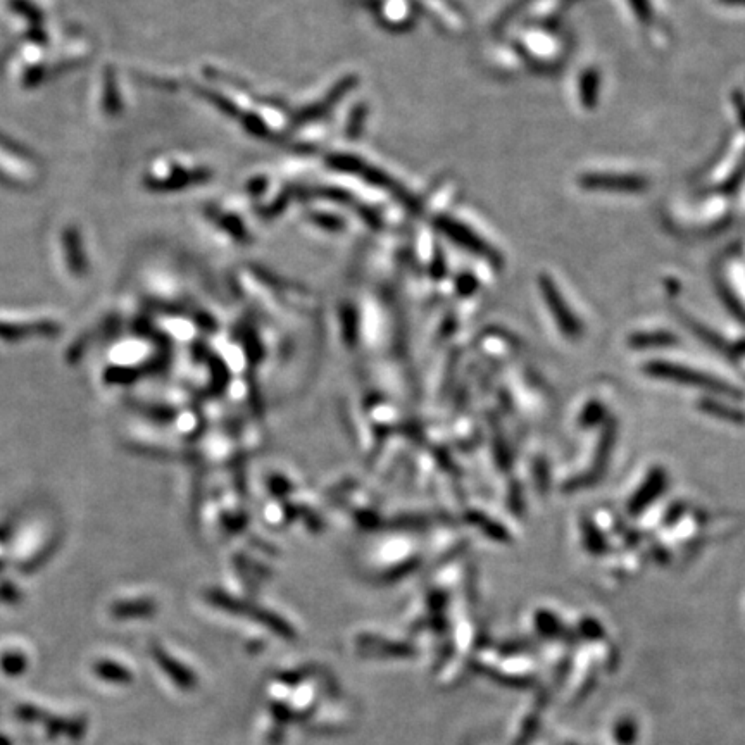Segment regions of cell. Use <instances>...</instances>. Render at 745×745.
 Returning a JSON list of instances; mask_svg holds the SVG:
<instances>
[{
    "label": "cell",
    "instance_id": "obj_5",
    "mask_svg": "<svg viewBox=\"0 0 745 745\" xmlns=\"http://www.w3.org/2000/svg\"><path fill=\"white\" fill-rule=\"evenodd\" d=\"M583 90L582 95L583 99L587 102H594L595 97H597V87H599V80H597V75H585L583 76Z\"/></svg>",
    "mask_w": 745,
    "mask_h": 745
},
{
    "label": "cell",
    "instance_id": "obj_2",
    "mask_svg": "<svg viewBox=\"0 0 745 745\" xmlns=\"http://www.w3.org/2000/svg\"><path fill=\"white\" fill-rule=\"evenodd\" d=\"M540 287H542V294H544L547 307L554 314V320L558 323L559 328L563 330L566 337L576 339L582 333V326L578 325V320H576V316L570 307L564 304L563 295L559 292V288L547 276L540 278Z\"/></svg>",
    "mask_w": 745,
    "mask_h": 745
},
{
    "label": "cell",
    "instance_id": "obj_3",
    "mask_svg": "<svg viewBox=\"0 0 745 745\" xmlns=\"http://www.w3.org/2000/svg\"><path fill=\"white\" fill-rule=\"evenodd\" d=\"M583 188L609 192H642L647 188L644 176L627 173H589L580 178Z\"/></svg>",
    "mask_w": 745,
    "mask_h": 745
},
{
    "label": "cell",
    "instance_id": "obj_4",
    "mask_svg": "<svg viewBox=\"0 0 745 745\" xmlns=\"http://www.w3.org/2000/svg\"><path fill=\"white\" fill-rule=\"evenodd\" d=\"M647 483L649 485H645L644 489L640 490L639 495L633 499L632 506H630L632 513H640L647 504H651L656 499V495L664 489V475L661 476V473H656Z\"/></svg>",
    "mask_w": 745,
    "mask_h": 745
},
{
    "label": "cell",
    "instance_id": "obj_1",
    "mask_svg": "<svg viewBox=\"0 0 745 745\" xmlns=\"http://www.w3.org/2000/svg\"><path fill=\"white\" fill-rule=\"evenodd\" d=\"M645 371H647V375L663 378L668 382L682 383V385L709 390V392H716V394H733V389H730V385H727V383L716 380L713 376L704 375L701 371L682 366V364L649 363L645 366Z\"/></svg>",
    "mask_w": 745,
    "mask_h": 745
},
{
    "label": "cell",
    "instance_id": "obj_6",
    "mask_svg": "<svg viewBox=\"0 0 745 745\" xmlns=\"http://www.w3.org/2000/svg\"><path fill=\"white\" fill-rule=\"evenodd\" d=\"M628 2L633 7V11L639 16L640 21H651L652 9L649 0H628Z\"/></svg>",
    "mask_w": 745,
    "mask_h": 745
}]
</instances>
